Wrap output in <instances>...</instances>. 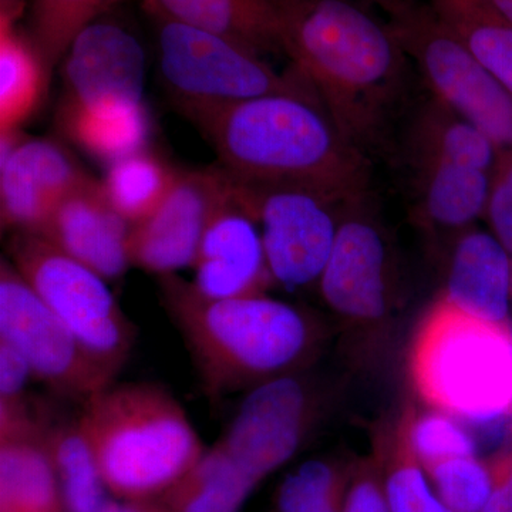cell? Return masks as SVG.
Instances as JSON below:
<instances>
[{
	"label": "cell",
	"instance_id": "obj_2",
	"mask_svg": "<svg viewBox=\"0 0 512 512\" xmlns=\"http://www.w3.org/2000/svg\"><path fill=\"white\" fill-rule=\"evenodd\" d=\"M192 121L221 167L241 183L311 188L339 202L370 192V157L311 97L266 94L204 111Z\"/></svg>",
	"mask_w": 512,
	"mask_h": 512
},
{
	"label": "cell",
	"instance_id": "obj_12",
	"mask_svg": "<svg viewBox=\"0 0 512 512\" xmlns=\"http://www.w3.org/2000/svg\"><path fill=\"white\" fill-rule=\"evenodd\" d=\"M232 188L234 178L222 167L178 171L160 207L131 227V266L158 276L191 268L212 217Z\"/></svg>",
	"mask_w": 512,
	"mask_h": 512
},
{
	"label": "cell",
	"instance_id": "obj_34",
	"mask_svg": "<svg viewBox=\"0 0 512 512\" xmlns=\"http://www.w3.org/2000/svg\"><path fill=\"white\" fill-rule=\"evenodd\" d=\"M485 215L494 237L512 256V153H501L491 180Z\"/></svg>",
	"mask_w": 512,
	"mask_h": 512
},
{
	"label": "cell",
	"instance_id": "obj_20",
	"mask_svg": "<svg viewBox=\"0 0 512 512\" xmlns=\"http://www.w3.org/2000/svg\"><path fill=\"white\" fill-rule=\"evenodd\" d=\"M164 18L227 37L264 56L285 55L281 15L271 0H150Z\"/></svg>",
	"mask_w": 512,
	"mask_h": 512
},
{
	"label": "cell",
	"instance_id": "obj_13",
	"mask_svg": "<svg viewBox=\"0 0 512 512\" xmlns=\"http://www.w3.org/2000/svg\"><path fill=\"white\" fill-rule=\"evenodd\" d=\"M313 416L308 387L291 375L249 390L217 446L256 483L301 447Z\"/></svg>",
	"mask_w": 512,
	"mask_h": 512
},
{
	"label": "cell",
	"instance_id": "obj_27",
	"mask_svg": "<svg viewBox=\"0 0 512 512\" xmlns=\"http://www.w3.org/2000/svg\"><path fill=\"white\" fill-rule=\"evenodd\" d=\"M66 136L107 165L147 150L151 123L146 107L117 116L59 113Z\"/></svg>",
	"mask_w": 512,
	"mask_h": 512
},
{
	"label": "cell",
	"instance_id": "obj_40",
	"mask_svg": "<svg viewBox=\"0 0 512 512\" xmlns=\"http://www.w3.org/2000/svg\"><path fill=\"white\" fill-rule=\"evenodd\" d=\"M100 512H144L138 510L136 507H130V505L107 503L104 505L103 510Z\"/></svg>",
	"mask_w": 512,
	"mask_h": 512
},
{
	"label": "cell",
	"instance_id": "obj_17",
	"mask_svg": "<svg viewBox=\"0 0 512 512\" xmlns=\"http://www.w3.org/2000/svg\"><path fill=\"white\" fill-rule=\"evenodd\" d=\"M131 227L107 200L101 181L89 175L56 205L36 234L113 281L131 266Z\"/></svg>",
	"mask_w": 512,
	"mask_h": 512
},
{
	"label": "cell",
	"instance_id": "obj_42",
	"mask_svg": "<svg viewBox=\"0 0 512 512\" xmlns=\"http://www.w3.org/2000/svg\"><path fill=\"white\" fill-rule=\"evenodd\" d=\"M272 3L276 6V8H279V6L282 5V3L285 2V0H271Z\"/></svg>",
	"mask_w": 512,
	"mask_h": 512
},
{
	"label": "cell",
	"instance_id": "obj_30",
	"mask_svg": "<svg viewBox=\"0 0 512 512\" xmlns=\"http://www.w3.org/2000/svg\"><path fill=\"white\" fill-rule=\"evenodd\" d=\"M400 440L424 470L450 458L478 456L476 440L466 424L439 409L413 414Z\"/></svg>",
	"mask_w": 512,
	"mask_h": 512
},
{
	"label": "cell",
	"instance_id": "obj_9",
	"mask_svg": "<svg viewBox=\"0 0 512 512\" xmlns=\"http://www.w3.org/2000/svg\"><path fill=\"white\" fill-rule=\"evenodd\" d=\"M0 339L22 353L37 382L63 399L83 404L116 382L5 258L0 264Z\"/></svg>",
	"mask_w": 512,
	"mask_h": 512
},
{
	"label": "cell",
	"instance_id": "obj_29",
	"mask_svg": "<svg viewBox=\"0 0 512 512\" xmlns=\"http://www.w3.org/2000/svg\"><path fill=\"white\" fill-rule=\"evenodd\" d=\"M111 2L113 0H32L29 37L49 73L62 62L74 37L99 19Z\"/></svg>",
	"mask_w": 512,
	"mask_h": 512
},
{
	"label": "cell",
	"instance_id": "obj_15",
	"mask_svg": "<svg viewBox=\"0 0 512 512\" xmlns=\"http://www.w3.org/2000/svg\"><path fill=\"white\" fill-rule=\"evenodd\" d=\"M191 268L192 288L208 299L266 295L275 284L254 208L244 185L235 178L231 194L202 237Z\"/></svg>",
	"mask_w": 512,
	"mask_h": 512
},
{
	"label": "cell",
	"instance_id": "obj_16",
	"mask_svg": "<svg viewBox=\"0 0 512 512\" xmlns=\"http://www.w3.org/2000/svg\"><path fill=\"white\" fill-rule=\"evenodd\" d=\"M0 147V220L6 231H39L56 205L89 177L55 141L18 131L0 136Z\"/></svg>",
	"mask_w": 512,
	"mask_h": 512
},
{
	"label": "cell",
	"instance_id": "obj_24",
	"mask_svg": "<svg viewBox=\"0 0 512 512\" xmlns=\"http://www.w3.org/2000/svg\"><path fill=\"white\" fill-rule=\"evenodd\" d=\"M439 18L512 96V23L484 0H426Z\"/></svg>",
	"mask_w": 512,
	"mask_h": 512
},
{
	"label": "cell",
	"instance_id": "obj_25",
	"mask_svg": "<svg viewBox=\"0 0 512 512\" xmlns=\"http://www.w3.org/2000/svg\"><path fill=\"white\" fill-rule=\"evenodd\" d=\"M43 437L56 476L62 481L64 504L69 512H100L106 501L103 474L92 443L79 416L70 421H49Z\"/></svg>",
	"mask_w": 512,
	"mask_h": 512
},
{
	"label": "cell",
	"instance_id": "obj_1",
	"mask_svg": "<svg viewBox=\"0 0 512 512\" xmlns=\"http://www.w3.org/2000/svg\"><path fill=\"white\" fill-rule=\"evenodd\" d=\"M285 55L350 143L370 157L389 140L409 92V64L389 23L355 0H286Z\"/></svg>",
	"mask_w": 512,
	"mask_h": 512
},
{
	"label": "cell",
	"instance_id": "obj_21",
	"mask_svg": "<svg viewBox=\"0 0 512 512\" xmlns=\"http://www.w3.org/2000/svg\"><path fill=\"white\" fill-rule=\"evenodd\" d=\"M417 214L431 227L461 229L487 211L493 174L444 163L410 165Z\"/></svg>",
	"mask_w": 512,
	"mask_h": 512
},
{
	"label": "cell",
	"instance_id": "obj_41",
	"mask_svg": "<svg viewBox=\"0 0 512 512\" xmlns=\"http://www.w3.org/2000/svg\"><path fill=\"white\" fill-rule=\"evenodd\" d=\"M19 8L20 0H2L3 12L15 13V15H18Z\"/></svg>",
	"mask_w": 512,
	"mask_h": 512
},
{
	"label": "cell",
	"instance_id": "obj_39",
	"mask_svg": "<svg viewBox=\"0 0 512 512\" xmlns=\"http://www.w3.org/2000/svg\"><path fill=\"white\" fill-rule=\"evenodd\" d=\"M355 2L379 6V8H382L387 15H390V13L399 9L400 6H403L404 3L409 2V0H355Z\"/></svg>",
	"mask_w": 512,
	"mask_h": 512
},
{
	"label": "cell",
	"instance_id": "obj_23",
	"mask_svg": "<svg viewBox=\"0 0 512 512\" xmlns=\"http://www.w3.org/2000/svg\"><path fill=\"white\" fill-rule=\"evenodd\" d=\"M15 13H0V136L18 133L39 110L47 70L32 39L19 32Z\"/></svg>",
	"mask_w": 512,
	"mask_h": 512
},
{
	"label": "cell",
	"instance_id": "obj_32",
	"mask_svg": "<svg viewBox=\"0 0 512 512\" xmlns=\"http://www.w3.org/2000/svg\"><path fill=\"white\" fill-rule=\"evenodd\" d=\"M339 474L323 461H309L281 485L279 512H342Z\"/></svg>",
	"mask_w": 512,
	"mask_h": 512
},
{
	"label": "cell",
	"instance_id": "obj_28",
	"mask_svg": "<svg viewBox=\"0 0 512 512\" xmlns=\"http://www.w3.org/2000/svg\"><path fill=\"white\" fill-rule=\"evenodd\" d=\"M185 478L177 512H238L258 484L217 444Z\"/></svg>",
	"mask_w": 512,
	"mask_h": 512
},
{
	"label": "cell",
	"instance_id": "obj_31",
	"mask_svg": "<svg viewBox=\"0 0 512 512\" xmlns=\"http://www.w3.org/2000/svg\"><path fill=\"white\" fill-rule=\"evenodd\" d=\"M434 490L454 512H481L493 490L488 461L478 456L450 458L427 468Z\"/></svg>",
	"mask_w": 512,
	"mask_h": 512
},
{
	"label": "cell",
	"instance_id": "obj_3",
	"mask_svg": "<svg viewBox=\"0 0 512 512\" xmlns=\"http://www.w3.org/2000/svg\"><path fill=\"white\" fill-rule=\"evenodd\" d=\"M160 285L211 400L289 375L315 348V326L289 303L268 295L204 298L177 274L160 276Z\"/></svg>",
	"mask_w": 512,
	"mask_h": 512
},
{
	"label": "cell",
	"instance_id": "obj_38",
	"mask_svg": "<svg viewBox=\"0 0 512 512\" xmlns=\"http://www.w3.org/2000/svg\"><path fill=\"white\" fill-rule=\"evenodd\" d=\"M484 2L491 6L498 15L512 23V0H484Z\"/></svg>",
	"mask_w": 512,
	"mask_h": 512
},
{
	"label": "cell",
	"instance_id": "obj_7",
	"mask_svg": "<svg viewBox=\"0 0 512 512\" xmlns=\"http://www.w3.org/2000/svg\"><path fill=\"white\" fill-rule=\"evenodd\" d=\"M153 13L158 22L161 74L188 119L266 94H298L318 100L295 70L279 74L264 57L234 40Z\"/></svg>",
	"mask_w": 512,
	"mask_h": 512
},
{
	"label": "cell",
	"instance_id": "obj_33",
	"mask_svg": "<svg viewBox=\"0 0 512 512\" xmlns=\"http://www.w3.org/2000/svg\"><path fill=\"white\" fill-rule=\"evenodd\" d=\"M392 512H454L431 488L423 467L399 441L384 483Z\"/></svg>",
	"mask_w": 512,
	"mask_h": 512
},
{
	"label": "cell",
	"instance_id": "obj_8",
	"mask_svg": "<svg viewBox=\"0 0 512 512\" xmlns=\"http://www.w3.org/2000/svg\"><path fill=\"white\" fill-rule=\"evenodd\" d=\"M400 46L416 64L430 96L512 153V96L481 66L426 0L389 15Z\"/></svg>",
	"mask_w": 512,
	"mask_h": 512
},
{
	"label": "cell",
	"instance_id": "obj_6",
	"mask_svg": "<svg viewBox=\"0 0 512 512\" xmlns=\"http://www.w3.org/2000/svg\"><path fill=\"white\" fill-rule=\"evenodd\" d=\"M8 259L62 320L87 356L116 380L136 343L137 329L106 279L36 232H12Z\"/></svg>",
	"mask_w": 512,
	"mask_h": 512
},
{
	"label": "cell",
	"instance_id": "obj_5",
	"mask_svg": "<svg viewBox=\"0 0 512 512\" xmlns=\"http://www.w3.org/2000/svg\"><path fill=\"white\" fill-rule=\"evenodd\" d=\"M412 376L434 409L467 426L512 414V323H493L441 299L421 323Z\"/></svg>",
	"mask_w": 512,
	"mask_h": 512
},
{
	"label": "cell",
	"instance_id": "obj_35",
	"mask_svg": "<svg viewBox=\"0 0 512 512\" xmlns=\"http://www.w3.org/2000/svg\"><path fill=\"white\" fill-rule=\"evenodd\" d=\"M35 379L28 360L19 350L0 339V407H19L29 403L26 387Z\"/></svg>",
	"mask_w": 512,
	"mask_h": 512
},
{
	"label": "cell",
	"instance_id": "obj_4",
	"mask_svg": "<svg viewBox=\"0 0 512 512\" xmlns=\"http://www.w3.org/2000/svg\"><path fill=\"white\" fill-rule=\"evenodd\" d=\"M79 419L104 481L130 497L170 487L207 453L184 407L157 384L111 383Z\"/></svg>",
	"mask_w": 512,
	"mask_h": 512
},
{
	"label": "cell",
	"instance_id": "obj_36",
	"mask_svg": "<svg viewBox=\"0 0 512 512\" xmlns=\"http://www.w3.org/2000/svg\"><path fill=\"white\" fill-rule=\"evenodd\" d=\"M342 512H392L383 485L375 476L363 474L350 487Z\"/></svg>",
	"mask_w": 512,
	"mask_h": 512
},
{
	"label": "cell",
	"instance_id": "obj_19",
	"mask_svg": "<svg viewBox=\"0 0 512 512\" xmlns=\"http://www.w3.org/2000/svg\"><path fill=\"white\" fill-rule=\"evenodd\" d=\"M406 163H444L493 174L501 151L483 131L429 97L410 114L402 136Z\"/></svg>",
	"mask_w": 512,
	"mask_h": 512
},
{
	"label": "cell",
	"instance_id": "obj_11",
	"mask_svg": "<svg viewBox=\"0 0 512 512\" xmlns=\"http://www.w3.org/2000/svg\"><path fill=\"white\" fill-rule=\"evenodd\" d=\"M59 113L117 116L144 109V50L119 23L94 20L63 59Z\"/></svg>",
	"mask_w": 512,
	"mask_h": 512
},
{
	"label": "cell",
	"instance_id": "obj_18",
	"mask_svg": "<svg viewBox=\"0 0 512 512\" xmlns=\"http://www.w3.org/2000/svg\"><path fill=\"white\" fill-rule=\"evenodd\" d=\"M443 299L474 318L511 322L512 256L494 234L473 229L458 239Z\"/></svg>",
	"mask_w": 512,
	"mask_h": 512
},
{
	"label": "cell",
	"instance_id": "obj_14",
	"mask_svg": "<svg viewBox=\"0 0 512 512\" xmlns=\"http://www.w3.org/2000/svg\"><path fill=\"white\" fill-rule=\"evenodd\" d=\"M369 194L343 204L335 245L318 284L333 311L360 322L386 313L392 279L389 248Z\"/></svg>",
	"mask_w": 512,
	"mask_h": 512
},
{
	"label": "cell",
	"instance_id": "obj_37",
	"mask_svg": "<svg viewBox=\"0 0 512 512\" xmlns=\"http://www.w3.org/2000/svg\"><path fill=\"white\" fill-rule=\"evenodd\" d=\"M493 476V490L481 512H512V450L488 461Z\"/></svg>",
	"mask_w": 512,
	"mask_h": 512
},
{
	"label": "cell",
	"instance_id": "obj_10",
	"mask_svg": "<svg viewBox=\"0 0 512 512\" xmlns=\"http://www.w3.org/2000/svg\"><path fill=\"white\" fill-rule=\"evenodd\" d=\"M241 184L261 228L266 262L275 284L288 291L319 284L335 245L345 202L311 188Z\"/></svg>",
	"mask_w": 512,
	"mask_h": 512
},
{
	"label": "cell",
	"instance_id": "obj_26",
	"mask_svg": "<svg viewBox=\"0 0 512 512\" xmlns=\"http://www.w3.org/2000/svg\"><path fill=\"white\" fill-rule=\"evenodd\" d=\"M177 175L164 160L144 150L107 165L101 184L114 210L136 225L160 207Z\"/></svg>",
	"mask_w": 512,
	"mask_h": 512
},
{
	"label": "cell",
	"instance_id": "obj_22",
	"mask_svg": "<svg viewBox=\"0 0 512 512\" xmlns=\"http://www.w3.org/2000/svg\"><path fill=\"white\" fill-rule=\"evenodd\" d=\"M0 436L2 512H56V473L43 427Z\"/></svg>",
	"mask_w": 512,
	"mask_h": 512
}]
</instances>
